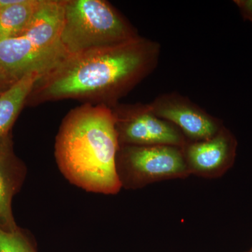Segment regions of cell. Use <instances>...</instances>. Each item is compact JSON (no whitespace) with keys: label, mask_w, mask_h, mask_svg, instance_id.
Masks as SVG:
<instances>
[{"label":"cell","mask_w":252,"mask_h":252,"mask_svg":"<svg viewBox=\"0 0 252 252\" xmlns=\"http://www.w3.org/2000/svg\"><path fill=\"white\" fill-rule=\"evenodd\" d=\"M119 144L112 109L84 106L66 117L56 137L60 171L73 185L91 193L115 195L122 187L116 170Z\"/></svg>","instance_id":"7a4b0ae2"},{"label":"cell","mask_w":252,"mask_h":252,"mask_svg":"<svg viewBox=\"0 0 252 252\" xmlns=\"http://www.w3.org/2000/svg\"><path fill=\"white\" fill-rule=\"evenodd\" d=\"M0 252H39L35 241L27 230L18 228L6 231L0 228Z\"/></svg>","instance_id":"7c38bea8"},{"label":"cell","mask_w":252,"mask_h":252,"mask_svg":"<svg viewBox=\"0 0 252 252\" xmlns=\"http://www.w3.org/2000/svg\"><path fill=\"white\" fill-rule=\"evenodd\" d=\"M160 46L137 36L118 45L72 55L36 83L39 98L117 99L151 74Z\"/></svg>","instance_id":"6da1fadb"},{"label":"cell","mask_w":252,"mask_h":252,"mask_svg":"<svg viewBox=\"0 0 252 252\" xmlns=\"http://www.w3.org/2000/svg\"><path fill=\"white\" fill-rule=\"evenodd\" d=\"M0 12H1V7H0Z\"/></svg>","instance_id":"2e32d148"},{"label":"cell","mask_w":252,"mask_h":252,"mask_svg":"<svg viewBox=\"0 0 252 252\" xmlns=\"http://www.w3.org/2000/svg\"><path fill=\"white\" fill-rule=\"evenodd\" d=\"M112 111L120 145H164L183 148L188 142L178 127L157 117L148 104Z\"/></svg>","instance_id":"8992f818"},{"label":"cell","mask_w":252,"mask_h":252,"mask_svg":"<svg viewBox=\"0 0 252 252\" xmlns=\"http://www.w3.org/2000/svg\"><path fill=\"white\" fill-rule=\"evenodd\" d=\"M244 252H252V247L251 248L249 249L248 250H247V251Z\"/></svg>","instance_id":"9a60e30c"},{"label":"cell","mask_w":252,"mask_h":252,"mask_svg":"<svg viewBox=\"0 0 252 252\" xmlns=\"http://www.w3.org/2000/svg\"><path fill=\"white\" fill-rule=\"evenodd\" d=\"M14 83L11 82L7 78L5 77L4 75L0 73V94L6 91L8 88L12 85Z\"/></svg>","instance_id":"5bb4252c"},{"label":"cell","mask_w":252,"mask_h":252,"mask_svg":"<svg viewBox=\"0 0 252 252\" xmlns=\"http://www.w3.org/2000/svg\"><path fill=\"white\" fill-rule=\"evenodd\" d=\"M148 106L157 117L178 127L190 142L211 138L223 126L218 119L177 93L161 94Z\"/></svg>","instance_id":"52a82bcc"},{"label":"cell","mask_w":252,"mask_h":252,"mask_svg":"<svg viewBox=\"0 0 252 252\" xmlns=\"http://www.w3.org/2000/svg\"><path fill=\"white\" fill-rule=\"evenodd\" d=\"M238 142L224 126L211 138L190 142L182 148L190 175L220 178L234 165Z\"/></svg>","instance_id":"ba28073f"},{"label":"cell","mask_w":252,"mask_h":252,"mask_svg":"<svg viewBox=\"0 0 252 252\" xmlns=\"http://www.w3.org/2000/svg\"><path fill=\"white\" fill-rule=\"evenodd\" d=\"M64 3L44 1L21 34L0 40V73L11 82L30 73L41 77L69 57L62 43Z\"/></svg>","instance_id":"3957f363"},{"label":"cell","mask_w":252,"mask_h":252,"mask_svg":"<svg viewBox=\"0 0 252 252\" xmlns=\"http://www.w3.org/2000/svg\"><path fill=\"white\" fill-rule=\"evenodd\" d=\"M42 1L14 0L13 4L1 8L0 40L17 36L24 31Z\"/></svg>","instance_id":"8fae6325"},{"label":"cell","mask_w":252,"mask_h":252,"mask_svg":"<svg viewBox=\"0 0 252 252\" xmlns=\"http://www.w3.org/2000/svg\"><path fill=\"white\" fill-rule=\"evenodd\" d=\"M27 168L16 157L11 134L0 137V228L13 232L19 227L12 212V200L21 190Z\"/></svg>","instance_id":"9c48e42d"},{"label":"cell","mask_w":252,"mask_h":252,"mask_svg":"<svg viewBox=\"0 0 252 252\" xmlns=\"http://www.w3.org/2000/svg\"><path fill=\"white\" fill-rule=\"evenodd\" d=\"M137 36L135 30L106 1H64L61 39L69 56L118 45Z\"/></svg>","instance_id":"277c9868"},{"label":"cell","mask_w":252,"mask_h":252,"mask_svg":"<svg viewBox=\"0 0 252 252\" xmlns=\"http://www.w3.org/2000/svg\"><path fill=\"white\" fill-rule=\"evenodd\" d=\"M234 2L240 9L244 19L252 23V0H236Z\"/></svg>","instance_id":"4fadbf2b"},{"label":"cell","mask_w":252,"mask_h":252,"mask_svg":"<svg viewBox=\"0 0 252 252\" xmlns=\"http://www.w3.org/2000/svg\"><path fill=\"white\" fill-rule=\"evenodd\" d=\"M41 76L30 73L0 94V137L9 133L20 111Z\"/></svg>","instance_id":"30bf717a"},{"label":"cell","mask_w":252,"mask_h":252,"mask_svg":"<svg viewBox=\"0 0 252 252\" xmlns=\"http://www.w3.org/2000/svg\"><path fill=\"white\" fill-rule=\"evenodd\" d=\"M116 170L121 187L126 190L190 176L182 148L172 146L120 145Z\"/></svg>","instance_id":"5b68a950"}]
</instances>
